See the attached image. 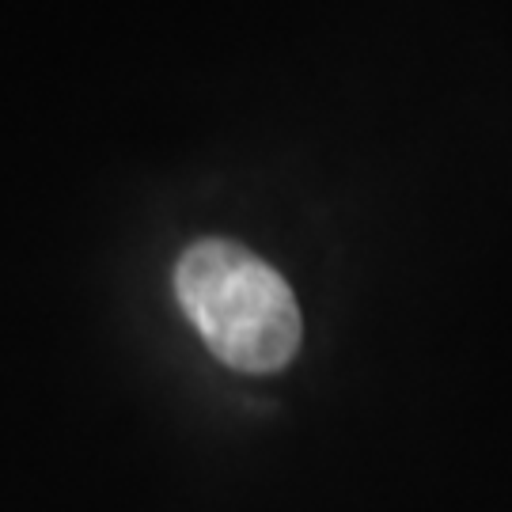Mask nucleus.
<instances>
[{
    "label": "nucleus",
    "instance_id": "f257e3e1",
    "mask_svg": "<svg viewBox=\"0 0 512 512\" xmlns=\"http://www.w3.org/2000/svg\"><path fill=\"white\" fill-rule=\"evenodd\" d=\"M175 296L209 353L247 376L281 372L304 342L289 281L236 239L190 243L175 262Z\"/></svg>",
    "mask_w": 512,
    "mask_h": 512
}]
</instances>
